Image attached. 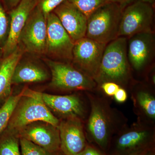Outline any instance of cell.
<instances>
[{"instance_id":"obj_1","label":"cell","mask_w":155,"mask_h":155,"mask_svg":"<svg viewBox=\"0 0 155 155\" xmlns=\"http://www.w3.org/2000/svg\"><path fill=\"white\" fill-rule=\"evenodd\" d=\"M127 38L119 37L107 44L94 79L97 84L110 81L121 86L128 82L130 70L127 56Z\"/></svg>"},{"instance_id":"obj_2","label":"cell","mask_w":155,"mask_h":155,"mask_svg":"<svg viewBox=\"0 0 155 155\" xmlns=\"http://www.w3.org/2000/svg\"><path fill=\"white\" fill-rule=\"evenodd\" d=\"M22 91L23 95L15 107L6 128L17 131L38 121L48 122L58 127L60 120L44 102L41 93L27 87Z\"/></svg>"},{"instance_id":"obj_3","label":"cell","mask_w":155,"mask_h":155,"mask_svg":"<svg viewBox=\"0 0 155 155\" xmlns=\"http://www.w3.org/2000/svg\"><path fill=\"white\" fill-rule=\"evenodd\" d=\"M124 8L111 2L100 7L87 17L85 37L106 45L116 39Z\"/></svg>"},{"instance_id":"obj_4","label":"cell","mask_w":155,"mask_h":155,"mask_svg":"<svg viewBox=\"0 0 155 155\" xmlns=\"http://www.w3.org/2000/svg\"><path fill=\"white\" fill-rule=\"evenodd\" d=\"M91 111L86 125V132L101 148L108 146L114 132V116L105 99L87 94Z\"/></svg>"},{"instance_id":"obj_5","label":"cell","mask_w":155,"mask_h":155,"mask_svg":"<svg viewBox=\"0 0 155 155\" xmlns=\"http://www.w3.org/2000/svg\"><path fill=\"white\" fill-rule=\"evenodd\" d=\"M51 74V87L63 91H92L97 86L93 78L69 63L46 59Z\"/></svg>"},{"instance_id":"obj_6","label":"cell","mask_w":155,"mask_h":155,"mask_svg":"<svg viewBox=\"0 0 155 155\" xmlns=\"http://www.w3.org/2000/svg\"><path fill=\"white\" fill-rule=\"evenodd\" d=\"M153 6L141 0H135L122 12L118 37L127 38L141 32L153 31Z\"/></svg>"},{"instance_id":"obj_7","label":"cell","mask_w":155,"mask_h":155,"mask_svg":"<svg viewBox=\"0 0 155 155\" xmlns=\"http://www.w3.org/2000/svg\"><path fill=\"white\" fill-rule=\"evenodd\" d=\"M46 18L37 6L29 14L20 35L19 43L24 49L31 54H46L47 46Z\"/></svg>"},{"instance_id":"obj_8","label":"cell","mask_w":155,"mask_h":155,"mask_svg":"<svg viewBox=\"0 0 155 155\" xmlns=\"http://www.w3.org/2000/svg\"><path fill=\"white\" fill-rule=\"evenodd\" d=\"M107 45L86 37L75 42L72 66L94 80Z\"/></svg>"},{"instance_id":"obj_9","label":"cell","mask_w":155,"mask_h":155,"mask_svg":"<svg viewBox=\"0 0 155 155\" xmlns=\"http://www.w3.org/2000/svg\"><path fill=\"white\" fill-rule=\"evenodd\" d=\"M46 52L51 57L61 62H72L74 42L53 12L46 17Z\"/></svg>"},{"instance_id":"obj_10","label":"cell","mask_w":155,"mask_h":155,"mask_svg":"<svg viewBox=\"0 0 155 155\" xmlns=\"http://www.w3.org/2000/svg\"><path fill=\"white\" fill-rule=\"evenodd\" d=\"M19 138L25 139L51 153L61 150L58 127L48 122H33L17 130Z\"/></svg>"},{"instance_id":"obj_11","label":"cell","mask_w":155,"mask_h":155,"mask_svg":"<svg viewBox=\"0 0 155 155\" xmlns=\"http://www.w3.org/2000/svg\"><path fill=\"white\" fill-rule=\"evenodd\" d=\"M127 56L130 66L137 71L145 68L155 54V38L153 31L136 34L128 38Z\"/></svg>"},{"instance_id":"obj_12","label":"cell","mask_w":155,"mask_h":155,"mask_svg":"<svg viewBox=\"0 0 155 155\" xmlns=\"http://www.w3.org/2000/svg\"><path fill=\"white\" fill-rule=\"evenodd\" d=\"M58 127L61 150L65 155H77L87 145L82 120L78 118L61 119Z\"/></svg>"},{"instance_id":"obj_13","label":"cell","mask_w":155,"mask_h":155,"mask_svg":"<svg viewBox=\"0 0 155 155\" xmlns=\"http://www.w3.org/2000/svg\"><path fill=\"white\" fill-rule=\"evenodd\" d=\"M37 4V0H21L10 12V28L8 35L3 47L4 57L8 55L17 48L20 35L29 14Z\"/></svg>"},{"instance_id":"obj_14","label":"cell","mask_w":155,"mask_h":155,"mask_svg":"<svg viewBox=\"0 0 155 155\" xmlns=\"http://www.w3.org/2000/svg\"><path fill=\"white\" fill-rule=\"evenodd\" d=\"M42 98L47 107L61 119L78 118L83 120L86 110L83 101L76 94L58 95L41 93Z\"/></svg>"},{"instance_id":"obj_15","label":"cell","mask_w":155,"mask_h":155,"mask_svg":"<svg viewBox=\"0 0 155 155\" xmlns=\"http://www.w3.org/2000/svg\"><path fill=\"white\" fill-rule=\"evenodd\" d=\"M74 43L86 36L87 17L66 0L53 11Z\"/></svg>"},{"instance_id":"obj_16","label":"cell","mask_w":155,"mask_h":155,"mask_svg":"<svg viewBox=\"0 0 155 155\" xmlns=\"http://www.w3.org/2000/svg\"><path fill=\"white\" fill-rule=\"evenodd\" d=\"M120 132L116 140V148L119 152L126 154L150 147L149 143L154 135L153 127L142 123H137Z\"/></svg>"},{"instance_id":"obj_17","label":"cell","mask_w":155,"mask_h":155,"mask_svg":"<svg viewBox=\"0 0 155 155\" xmlns=\"http://www.w3.org/2000/svg\"><path fill=\"white\" fill-rule=\"evenodd\" d=\"M23 53L22 49L18 46L0 61V108L12 95V76Z\"/></svg>"},{"instance_id":"obj_18","label":"cell","mask_w":155,"mask_h":155,"mask_svg":"<svg viewBox=\"0 0 155 155\" xmlns=\"http://www.w3.org/2000/svg\"><path fill=\"white\" fill-rule=\"evenodd\" d=\"M48 78L46 71L38 64L31 61H19L14 69L12 84L34 83L45 81Z\"/></svg>"},{"instance_id":"obj_19","label":"cell","mask_w":155,"mask_h":155,"mask_svg":"<svg viewBox=\"0 0 155 155\" xmlns=\"http://www.w3.org/2000/svg\"><path fill=\"white\" fill-rule=\"evenodd\" d=\"M132 97L136 107L148 119L154 121L155 97L153 94L146 90H141L137 91Z\"/></svg>"},{"instance_id":"obj_20","label":"cell","mask_w":155,"mask_h":155,"mask_svg":"<svg viewBox=\"0 0 155 155\" xmlns=\"http://www.w3.org/2000/svg\"><path fill=\"white\" fill-rule=\"evenodd\" d=\"M17 131L6 128L0 134V155H22Z\"/></svg>"},{"instance_id":"obj_21","label":"cell","mask_w":155,"mask_h":155,"mask_svg":"<svg viewBox=\"0 0 155 155\" xmlns=\"http://www.w3.org/2000/svg\"><path fill=\"white\" fill-rule=\"evenodd\" d=\"M22 95V91L18 94L12 95L0 108V134L7 128L13 111Z\"/></svg>"},{"instance_id":"obj_22","label":"cell","mask_w":155,"mask_h":155,"mask_svg":"<svg viewBox=\"0 0 155 155\" xmlns=\"http://www.w3.org/2000/svg\"><path fill=\"white\" fill-rule=\"evenodd\" d=\"M88 17L100 7L109 2V0H68Z\"/></svg>"},{"instance_id":"obj_23","label":"cell","mask_w":155,"mask_h":155,"mask_svg":"<svg viewBox=\"0 0 155 155\" xmlns=\"http://www.w3.org/2000/svg\"><path fill=\"white\" fill-rule=\"evenodd\" d=\"M20 148L22 155H62L61 150L55 153L48 151L27 140L20 138Z\"/></svg>"},{"instance_id":"obj_24","label":"cell","mask_w":155,"mask_h":155,"mask_svg":"<svg viewBox=\"0 0 155 155\" xmlns=\"http://www.w3.org/2000/svg\"><path fill=\"white\" fill-rule=\"evenodd\" d=\"M10 22L2 4L0 3V43H5L8 35Z\"/></svg>"},{"instance_id":"obj_25","label":"cell","mask_w":155,"mask_h":155,"mask_svg":"<svg viewBox=\"0 0 155 155\" xmlns=\"http://www.w3.org/2000/svg\"><path fill=\"white\" fill-rule=\"evenodd\" d=\"M66 0H37V6L42 11L45 17L53 12L55 9Z\"/></svg>"},{"instance_id":"obj_26","label":"cell","mask_w":155,"mask_h":155,"mask_svg":"<svg viewBox=\"0 0 155 155\" xmlns=\"http://www.w3.org/2000/svg\"><path fill=\"white\" fill-rule=\"evenodd\" d=\"M100 86L104 93L110 97L114 96L116 92L121 87L118 84L110 81L104 82Z\"/></svg>"},{"instance_id":"obj_27","label":"cell","mask_w":155,"mask_h":155,"mask_svg":"<svg viewBox=\"0 0 155 155\" xmlns=\"http://www.w3.org/2000/svg\"><path fill=\"white\" fill-rule=\"evenodd\" d=\"M115 100L119 103L125 102L127 99V92L125 89L120 87L114 96Z\"/></svg>"},{"instance_id":"obj_28","label":"cell","mask_w":155,"mask_h":155,"mask_svg":"<svg viewBox=\"0 0 155 155\" xmlns=\"http://www.w3.org/2000/svg\"><path fill=\"white\" fill-rule=\"evenodd\" d=\"M77 155H104L94 147L87 145L84 150Z\"/></svg>"},{"instance_id":"obj_29","label":"cell","mask_w":155,"mask_h":155,"mask_svg":"<svg viewBox=\"0 0 155 155\" xmlns=\"http://www.w3.org/2000/svg\"><path fill=\"white\" fill-rule=\"evenodd\" d=\"M150 151V147L143 148L134 151L124 155H146Z\"/></svg>"},{"instance_id":"obj_30","label":"cell","mask_w":155,"mask_h":155,"mask_svg":"<svg viewBox=\"0 0 155 155\" xmlns=\"http://www.w3.org/2000/svg\"><path fill=\"white\" fill-rule=\"evenodd\" d=\"M21 0H5V3L7 8L12 10L16 7Z\"/></svg>"},{"instance_id":"obj_31","label":"cell","mask_w":155,"mask_h":155,"mask_svg":"<svg viewBox=\"0 0 155 155\" xmlns=\"http://www.w3.org/2000/svg\"><path fill=\"white\" fill-rule=\"evenodd\" d=\"M135 0H109V2L119 4L123 8H125L126 6L132 3Z\"/></svg>"},{"instance_id":"obj_32","label":"cell","mask_w":155,"mask_h":155,"mask_svg":"<svg viewBox=\"0 0 155 155\" xmlns=\"http://www.w3.org/2000/svg\"><path fill=\"white\" fill-rule=\"evenodd\" d=\"M141 1H142L143 2H145L149 3V4H150V5L153 6L154 4L155 3V0H141Z\"/></svg>"},{"instance_id":"obj_33","label":"cell","mask_w":155,"mask_h":155,"mask_svg":"<svg viewBox=\"0 0 155 155\" xmlns=\"http://www.w3.org/2000/svg\"><path fill=\"white\" fill-rule=\"evenodd\" d=\"M146 155H153V153H151V151H150Z\"/></svg>"},{"instance_id":"obj_34","label":"cell","mask_w":155,"mask_h":155,"mask_svg":"<svg viewBox=\"0 0 155 155\" xmlns=\"http://www.w3.org/2000/svg\"><path fill=\"white\" fill-rule=\"evenodd\" d=\"M64 155V154H63V155Z\"/></svg>"}]
</instances>
